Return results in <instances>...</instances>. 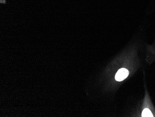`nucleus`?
<instances>
[{"instance_id": "nucleus-1", "label": "nucleus", "mask_w": 155, "mask_h": 117, "mask_svg": "<svg viewBox=\"0 0 155 117\" xmlns=\"http://www.w3.org/2000/svg\"><path fill=\"white\" fill-rule=\"evenodd\" d=\"M129 74V71L125 68L119 69L115 75V79L117 81H122L127 78Z\"/></svg>"}, {"instance_id": "nucleus-2", "label": "nucleus", "mask_w": 155, "mask_h": 117, "mask_svg": "<svg viewBox=\"0 0 155 117\" xmlns=\"http://www.w3.org/2000/svg\"><path fill=\"white\" fill-rule=\"evenodd\" d=\"M143 117H153V114L151 113V111L149 109H144L143 110L142 114Z\"/></svg>"}]
</instances>
